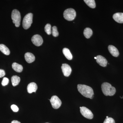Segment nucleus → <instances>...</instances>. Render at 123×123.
I'll list each match as a JSON object with an SVG mask.
<instances>
[{"instance_id":"obj_22","label":"nucleus","mask_w":123,"mask_h":123,"mask_svg":"<svg viewBox=\"0 0 123 123\" xmlns=\"http://www.w3.org/2000/svg\"><path fill=\"white\" fill-rule=\"evenodd\" d=\"M52 35L55 37H56L59 35V32L57 30V28L56 26H54L52 28Z\"/></svg>"},{"instance_id":"obj_18","label":"nucleus","mask_w":123,"mask_h":123,"mask_svg":"<svg viewBox=\"0 0 123 123\" xmlns=\"http://www.w3.org/2000/svg\"><path fill=\"white\" fill-rule=\"evenodd\" d=\"M11 80L13 86H16L19 84L20 81V77L15 75L11 77Z\"/></svg>"},{"instance_id":"obj_9","label":"nucleus","mask_w":123,"mask_h":123,"mask_svg":"<svg viewBox=\"0 0 123 123\" xmlns=\"http://www.w3.org/2000/svg\"><path fill=\"white\" fill-rule=\"evenodd\" d=\"M61 68L64 76L66 77L69 76L72 71L70 66L67 64H62Z\"/></svg>"},{"instance_id":"obj_20","label":"nucleus","mask_w":123,"mask_h":123,"mask_svg":"<svg viewBox=\"0 0 123 123\" xmlns=\"http://www.w3.org/2000/svg\"><path fill=\"white\" fill-rule=\"evenodd\" d=\"M86 4L92 8H94L96 7V4L94 0H84Z\"/></svg>"},{"instance_id":"obj_12","label":"nucleus","mask_w":123,"mask_h":123,"mask_svg":"<svg viewBox=\"0 0 123 123\" xmlns=\"http://www.w3.org/2000/svg\"><path fill=\"white\" fill-rule=\"evenodd\" d=\"M108 50L110 53L114 57H118L119 54V51L118 49L115 46L112 45H110L108 47Z\"/></svg>"},{"instance_id":"obj_17","label":"nucleus","mask_w":123,"mask_h":123,"mask_svg":"<svg viewBox=\"0 0 123 123\" xmlns=\"http://www.w3.org/2000/svg\"><path fill=\"white\" fill-rule=\"evenodd\" d=\"M0 51L5 55H9L10 54V51L8 48L4 44H0Z\"/></svg>"},{"instance_id":"obj_4","label":"nucleus","mask_w":123,"mask_h":123,"mask_svg":"<svg viewBox=\"0 0 123 123\" xmlns=\"http://www.w3.org/2000/svg\"><path fill=\"white\" fill-rule=\"evenodd\" d=\"M33 14L29 13L24 17L23 21V27L24 29L27 30L30 27L33 23Z\"/></svg>"},{"instance_id":"obj_3","label":"nucleus","mask_w":123,"mask_h":123,"mask_svg":"<svg viewBox=\"0 0 123 123\" xmlns=\"http://www.w3.org/2000/svg\"><path fill=\"white\" fill-rule=\"evenodd\" d=\"M11 18L13 23L15 24L16 27H18L20 25L21 16L20 12L17 9H14L12 11Z\"/></svg>"},{"instance_id":"obj_23","label":"nucleus","mask_w":123,"mask_h":123,"mask_svg":"<svg viewBox=\"0 0 123 123\" xmlns=\"http://www.w3.org/2000/svg\"><path fill=\"white\" fill-rule=\"evenodd\" d=\"M103 123H115L114 120L111 117H108L106 118Z\"/></svg>"},{"instance_id":"obj_24","label":"nucleus","mask_w":123,"mask_h":123,"mask_svg":"<svg viewBox=\"0 0 123 123\" xmlns=\"http://www.w3.org/2000/svg\"><path fill=\"white\" fill-rule=\"evenodd\" d=\"M9 82V79L5 77L3 78V80H2L1 84H2V86H5L7 85L8 84Z\"/></svg>"},{"instance_id":"obj_29","label":"nucleus","mask_w":123,"mask_h":123,"mask_svg":"<svg viewBox=\"0 0 123 123\" xmlns=\"http://www.w3.org/2000/svg\"><path fill=\"white\" fill-rule=\"evenodd\" d=\"M108 118V116H106V118Z\"/></svg>"},{"instance_id":"obj_2","label":"nucleus","mask_w":123,"mask_h":123,"mask_svg":"<svg viewBox=\"0 0 123 123\" xmlns=\"http://www.w3.org/2000/svg\"><path fill=\"white\" fill-rule=\"evenodd\" d=\"M101 88L103 93L105 96H113L116 92L115 88L108 82L103 83L101 85Z\"/></svg>"},{"instance_id":"obj_8","label":"nucleus","mask_w":123,"mask_h":123,"mask_svg":"<svg viewBox=\"0 0 123 123\" xmlns=\"http://www.w3.org/2000/svg\"><path fill=\"white\" fill-rule=\"evenodd\" d=\"M31 41L33 44L37 46H41L43 43V38L39 35L33 36L31 38Z\"/></svg>"},{"instance_id":"obj_19","label":"nucleus","mask_w":123,"mask_h":123,"mask_svg":"<svg viewBox=\"0 0 123 123\" xmlns=\"http://www.w3.org/2000/svg\"><path fill=\"white\" fill-rule=\"evenodd\" d=\"M84 36L87 39L89 38L93 34L92 30L89 28H86L84 30Z\"/></svg>"},{"instance_id":"obj_26","label":"nucleus","mask_w":123,"mask_h":123,"mask_svg":"<svg viewBox=\"0 0 123 123\" xmlns=\"http://www.w3.org/2000/svg\"><path fill=\"white\" fill-rule=\"evenodd\" d=\"M5 75V73L4 70L2 69H0V78L4 76Z\"/></svg>"},{"instance_id":"obj_25","label":"nucleus","mask_w":123,"mask_h":123,"mask_svg":"<svg viewBox=\"0 0 123 123\" xmlns=\"http://www.w3.org/2000/svg\"><path fill=\"white\" fill-rule=\"evenodd\" d=\"M11 108L14 112H17L18 111L19 109L17 106L15 105H12L11 106Z\"/></svg>"},{"instance_id":"obj_5","label":"nucleus","mask_w":123,"mask_h":123,"mask_svg":"<svg viewBox=\"0 0 123 123\" xmlns=\"http://www.w3.org/2000/svg\"><path fill=\"white\" fill-rule=\"evenodd\" d=\"M63 16L65 19L66 20L68 21H73L76 17V11L72 8L67 9L64 11Z\"/></svg>"},{"instance_id":"obj_6","label":"nucleus","mask_w":123,"mask_h":123,"mask_svg":"<svg viewBox=\"0 0 123 123\" xmlns=\"http://www.w3.org/2000/svg\"><path fill=\"white\" fill-rule=\"evenodd\" d=\"M80 111L81 115L86 118L91 119L93 117V115L92 111L85 107H82L80 108Z\"/></svg>"},{"instance_id":"obj_21","label":"nucleus","mask_w":123,"mask_h":123,"mask_svg":"<svg viewBox=\"0 0 123 123\" xmlns=\"http://www.w3.org/2000/svg\"><path fill=\"white\" fill-rule=\"evenodd\" d=\"M51 25L50 24H46L44 27V30L45 32L49 35H50L51 34Z\"/></svg>"},{"instance_id":"obj_11","label":"nucleus","mask_w":123,"mask_h":123,"mask_svg":"<svg viewBox=\"0 0 123 123\" xmlns=\"http://www.w3.org/2000/svg\"><path fill=\"white\" fill-rule=\"evenodd\" d=\"M113 19L116 22L123 23V13H116L113 15Z\"/></svg>"},{"instance_id":"obj_7","label":"nucleus","mask_w":123,"mask_h":123,"mask_svg":"<svg viewBox=\"0 0 123 123\" xmlns=\"http://www.w3.org/2000/svg\"><path fill=\"white\" fill-rule=\"evenodd\" d=\"M50 101L52 107L54 109H58L61 106V101L57 96L54 95L52 96Z\"/></svg>"},{"instance_id":"obj_13","label":"nucleus","mask_w":123,"mask_h":123,"mask_svg":"<svg viewBox=\"0 0 123 123\" xmlns=\"http://www.w3.org/2000/svg\"><path fill=\"white\" fill-rule=\"evenodd\" d=\"M37 86L35 83L31 82L27 86V91L29 93H31L33 92H35L37 89Z\"/></svg>"},{"instance_id":"obj_27","label":"nucleus","mask_w":123,"mask_h":123,"mask_svg":"<svg viewBox=\"0 0 123 123\" xmlns=\"http://www.w3.org/2000/svg\"><path fill=\"white\" fill-rule=\"evenodd\" d=\"M11 123H21L17 120H13L11 122Z\"/></svg>"},{"instance_id":"obj_1","label":"nucleus","mask_w":123,"mask_h":123,"mask_svg":"<svg viewBox=\"0 0 123 123\" xmlns=\"http://www.w3.org/2000/svg\"><path fill=\"white\" fill-rule=\"evenodd\" d=\"M77 89L79 93L86 98L92 99L93 97L94 92L93 89L90 86L86 85L79 84Z\"/></svg>"},{"instance_id":"obj_16","label":"nucleus","mask_w":123,"mask_h":123,"mask_svg":"<svg viewBox=\"0 0 123 123\" xmlns=\"http://www.w3.org/2000/svg\"><path fill=\"white\" fill-rule=\"evenodd\" d=\"M63 53L65 56L68 60H72L73 59V56L71 54L69 49L67 48H64L63 50Z\"/></svg>"},{"instance_id":"obj_10","label":"nucleus","mask_w":123,"mask_h":123,"mask_svg":"<svg viewBox=\"0 0 123 123\" xmlns=\"http://www.w3.org/2000/svg\"><path fill=\"white\" fill-rule=\"evenodd\" d=\"M96 61L100 66L105 67L107 66V61L105 57L101 55H98L97 56Z\"/></svg>"},{"instance_id":"obj_15","label":"nucleus","mask_w":123,"mask_h":123,"mask_svg":"<svg viewBox=\"0 0 123 123\" xmlns=\"http://www.w3.org/2000/svg\"><path fill=\"white\" fill-rule=\"evenodd\" d=\"M12 68L13 70L18 73L21 72L23 69L22 65L15 62L13 63L12 64Z\"/></svg>"},{"instance_id":"obj_28","label":"nucleus","mask_w":123,"mask_h":123,"mask_svg":"<svg viewBox=\"0 0 123 123\" xmlns=\"http://www.w3.org/2000/svg\"><path fill=\"white\" fill-rule=\"evenodd\" d=\"M94 59H97V57H94Z\"/></svg>"},{"instance_id":"obj_30","label":"nucleus","mask_w":123,"mask_h":123,"mask_svg":"<svg viewBox=\"0 0 123 123\" xmlns=\"http://www.w3.org/2000/svg\"></svg>"},{"instance_id":"obj_14","label":"nucleus","mask_w":123,"mask_h":123,"mask_svg":"<svg viewBox=\"0 0 123 123\" xmlns=\"http://www.w3.org/2000/svg\"><path fill=\"white\" fill-rule=\"evenodd\" d=\"M24 56L25 60L29 63H32L35 60V56L32 53L27 52L25 54Z\"/></svg>"}]
</instances>
